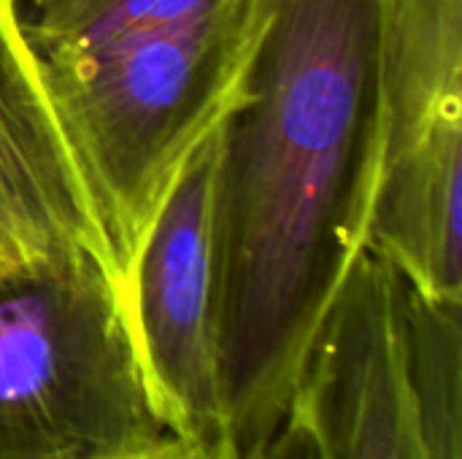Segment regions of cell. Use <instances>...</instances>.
<instances>
[{
  "label": "cell",
  "instance_id": "obj_8",
  "mask_svg": "<svg viewBox=\"0 0 462 459\" xmlns=\"http://www.w3.org/2000/svg\"><path fill=\"white\" fill-rule=\"evenodd\" d=\"M244 0H30L22 30L38 60H62L152 30L211 19Z\"/></svg>",
  "mask_w": 462,
  "mask_h": 459
},
{
  "label": "cell",
  "instance_id": "obj_2",
  "mask_svg": "<svg viewBox=\"0 0 462 459\" xmlns=\"http://www.w3.org/2000/svg\"><path fill=\"white\" fill-rule=\"evenodd\" d=\"M260 24L263 0H244L203 22L38 60L122 289L181 165L241 100Z\"/></svg>",
  "mask_w": 462,
  "mask_h": 459
},
{
  "label": "cell",
  "instance_id": "obj_4",
  "mask_svg": "<svg viewBox=\"0 0 462 459\" xmlns=\"http://www.w3.org/2000/svg\"><path fill=\"white\" fill-rule=\"evenodd\" d=\"M319 459H462V300L376 249L346 273L292 406Z\"/></svg>",
  "mask_w": 462,
  "mask_h": 459
},
{
  "label": "cell",
  "instance_id": "obj_6",
  "mask_svg": "<svg viewBox=\"0 0 462 459\" xmlns=\"http://www.w3.org/2000/svg\"><path fill=\"white\" fill-rule=\"evenodd\" d=\"M217 127L181 165L135 257L125 295L146 387L165 427L230 449L211 317Z\"/></svg>",
  "mask_w": 462,
  "mask_h": 459
},
{
  "label": "cell",
  "instance_id": "obj_11",
  "mask_svg": "<svg viewBox=\"0 0 462 459\" xmlns=\"http://www.w3.org/2000/svg\"><path fill=\"white\" fill-rule=\"evenodd\" d=\"M30 265H38V262L0 227V281L30 268Z\"/></svg>",
  "mask_w": 462,
  "mask_h": 459
},
{
  "label": "cell",
  "instance_id": "obj_7",
  "mask_svg": "<svg viewBox=\"0 0 462 459\" xmlns=\"http://www.w3.org/2000/svg\"><path fill=\"white\" fill-rule=\"evenodd\" d=\"M0 227L35 262L92 252L114 271L16 0H0Z\"/></svg>",
  "mask_w": 462,
  "mask_h": 459
},
{
  "label": "cell",
  "instance_id": "obj_5",
  "mask_svg": "<svg viewBox=\"0 0 462 459\" xmlns=\"http://www.w3.org/2000/svg\"><path fill=\"white\" fill-rule=\"evenodd\" d=\"M384 151L368 246L462 300V0H387Z\"/></svg>",
  "mask_w": 462,
  "mask_h": 459
},
{
  "label": "cell",
  "instance_id": "obj_3",
  "mask_svg": "<svg viewBox=\"0 0 462 459\" xmlns=\"http://www.w3.org/2000/svg\"><path fill=\"white\" fill-rule=\"evenodd\" d=\"M162 433L127 295L100 257L0 281V459H92Z\"/></svg>",
  "mask_w": 462,
  "mask_h": 459
},
{
  "label": "cell",
  "instance_id": "obj_9",
  "mask_svg": "<svg viewBox=\"0 0 462 459\" xmlns=\"http://www.w3.org/2000/svg\"><path fill=\"white\" fill-rule=\"evenodd\" d=\"M92 459H236V454L227 446H219V444H211L203 438H192V436H179V433L168 430L149 444L108 452V454Z\"/></svg>",
  "mask_w": 462,
  "mask_h": 459
},
{
  "label": "cell",
  "instance_id": "obj_10",
  "mask_svg": "<svg viewBox=\"0 0 462 459\" xmlns=\"http://www.w3.org/2000/svg\"><path fill=\"white\" fill-rule=\"evenodd\" d=\"M260 459H319L311 430L298 414H290L284 427L273 436Z\"/></svg>",
  "mask_w": 462,
  "mask_h": 459
},
{
  "label": "cell",
  "instance_id": "obj_1",
  "mask_svg": "<svg viewBox=\"0 0 462 459\" xmlns=\"http://www.w3.org/2000/svg\"><path fill=\"white\" fill-rule=\"evenodd\" d=\"M387 0H263L244 95L217 127L214 352L236 459L292 414L309 354L368 249L384 151Z\"/></svg>",
  "mask_w": 462,
  "mask_h": 459
}]
</instances>
